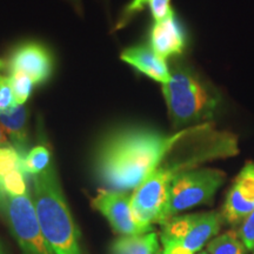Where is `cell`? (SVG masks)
Listing matches in <instances>:
<instances>
[{
  "instance_id": "f1b7e54d",
  "label": "cell",
  "mask_w": 254,
  "mask_h": 254,
  "mask_svg": "<svg viewBox=\"0 0 254 254\" xmlns=\"http://www.w3.org/2000/svg\"><path fill=\"white\" fill-rule=\"evenodd\" d=\"M73 1H75V2H77V4H78V2H79V0H73Z\"/></svg>"
},
{
  "instance_id": "44dd1931",
  "label": "cell",
  "mask_w": 254,
  "mask_h": 254,
  "mask_svg": "<svg viewBox=\"0 0 254 254\" xmlns=\"http://www.w3.org/2000/svg\"><path fill=\"white\" fill-rule=\"evenodd\" d=\"M15 105L17 103L14 100L9 77L0 74V112H5V111L14 107Z\"/></svg>"
},
{
  "instance_id": "9a60e30c",
  "label": "cell",
  "mask_w": 254,
  "mask_h": 254,
  "mask_svg": "<svg viewBox=\"0 0 254 254\" xmlns=\"http://www.w3.org/2000/svg\"><path fill=\"white\" fill-rule=\"evenodd\" d=\"M246 246L233 231L215 237L207 244L208 254H247Z\"/></svg>"
},
{
  "instance_id": "d6986e66",
  "label": "cell",
  "mask_w": 254,
  "mask_h": 254,
  "mask_svg": "<svg viewBox=\"0 0 254 254\" xmlns=\"http://www.w3.org/2000/svg\"><path fill=\"white\" fill-rule=\"evenodd\" d=\"M25 171L19 170L0 180V189L9 195H25L28 193Z\"/></svg>"
},
{
  "instance_id": "4fadbf2b",
  "label": "cell",
  "mask_w": 254,
  "mask_h": 254,
  "mask_svg": "<svg viewBox=\"0 0 254 254\" xmlns=\"http://www.w3.org/2000/svg\"><path fill=\"white\" fill-rule=\"evenodd\" d=\"M28 111L24 105H15L14 107L5 112H0V124L7 134L9 141L19 153L26 155V146L28 141Z\"/></svg>"
},
{
  "instance_id": "ba28073f",
  "label": "cell",
  "mask_w": 254,
  "mask_h": 254,
  "mask_svg": "<svg viewBox=\"0 0 254 254\" xmlns=\"http://www.w3.org/2000/svg\"><path fill=\"white\" fill-rule=\"evenodd\" d=\"M92 207L100 212L116 233L120 236L144 234L133 217L131 196L126 192L113 190H100L92 199Z\"/></svg>"
},
{
  "instance_id": "7a4b0ae2",
  "label": "cell",
  "mask_w": 254,
  "mask_h": 254,
  "mask_svg": "<svg viewBox=\"0 0 254 254\" xmlns=\"http://www.w3.org/2000/svg\"><path fill=\"white\" fill-rule=\"evenodd\" d=\"M40 230L53 254H82L80 236L60 186L55 164L32 177Z\"/></svg>"
},
{
  "instance_id": "f546056e",
  "label": "cell",
  "mask_w": 254,
  "mask_h": 254,
  "mask_svg": "<svg viewBox=\"0 0 254 254\" xmlns=\"http://www.w3.org/2000/svg\"><path fill=\"white\" fill-rule=\"evenodd\" d=\"M253 254H254V252H253Z\"/></svg>"
},
{
  "instance_id": "484cf974",
  "label": "cell",
  "mask_w": 254,
  "mask_h": 254,
  "mask_svg": "<svg viewBox=\"0 0 254 254\" xmlns=\"http://www.w3.org/2000/svg\"><path fill=\"white\" fill-rule=\"evenodd\" d=\"M2 67H4V62H2V60L0 59V69H1Z\"/></svg>"
},
{
  "instance_id": "83f0119b",
  "label": "cell",
  "mask_w": 254,
  "mask_h": 254,
  "mask_svg": "<svg viewBox=\"0 0 254 254\" xmlns=\"http://www.w3.org/2000/svg\"><path fill=\"white\" fill-rule=\"evenodd\" d=\"M198 254H208V252H206V251H205V252H200Z\"/></svg>"
},
{
  "instance_id": "5bb4252c",
  "label": "cell",
  "mask_w": 254,
  "mask_h": 254,
  "mask_svg": "<svg viewBox=\"0 0 254 254\" xmlns=\"http://www.w3.org/2000/svg\"><path fill=\"white\" fill-rule=\"evenodd\" d=\"M158 251L159 238L155 232L140 236H120L111 246V254H155Z\"/></svg>"
},
{
  "instance_id": "2e32d148",
  "label": "cell",
  "mask_w": 254,
  "mask_h": 254,
  "mask_svg": "<svg viewBox=\"0 0 254 254\" xmlns=\"http://www.w3.org/2000/svg\"><path fill=\"white\" fill-rule=\"evenodd\" d=\"M51 164H52L51 152L44 145H38L36 147H33L23 158V167L25 173L30 174L32 177L44 172Z\"/></svg>"
},
{
  "instance_id": "3957f363",
  "label": "cell",
  "mask_w": 254,
  "mask_h": 254,
  "mask_svg": "<svg viewBox=\"0 0 254 254\" xmlns=\"http://www.w3.org/2000/svg\"><path fill=\"white\" fill-rule=\"evenodd\" d=\"M168 116L176 127L209 123L221 104L219 92L198 73L184 65L171 69V79L163 85Z\"/></svg>"
},
{
  "instance_id": "ac0fdd59",
  "label": "cell",
  "mask_w": 254,
  "mask_h": 254,
  "mask_svg": "<svg viewBox=\"0 0 254 254\" xmlns=\"http://www.w3.org/2000/svg\"><path fill=\"white\" fill-rule=\"evenodd\" d=\"M9 82L13 91L14 100L17 105H25L32 93L34 84L28 75L20 72L9 73Z\"/></svg>"
},
{
  "instance_id": "e0dca14e",
  "label": "cell",
  "mask_w": 254,
  "mask_h": 254,
  "mask_svg": "<svg viewBox=\"0 0 254 254\" xmlns=\"http://www.w3.org/2000/svg\"><path fill=\"white\" fill-rule=\"evenodd\" d=\"M24 170L23 155L13 146L0 148V180L15 171Z\"/></svg>"
},
{
  "instance_id": "7c38bea8",
  "label": "cell",
  "mask_w": 254,
  "mask_h": 254,
  "mask_svg": "<svg viewBox=\"0 0 254 254\" xmlns=\"http://www.w3.org/2000/svg\"><path fill=\"white\" fill-rule=\"evenodd\" d=\"M120 59L144 73L148 78L160 84H167L171 79V69L168 68L166 60L159 57L151 46L139 45L129 47L124 51Z\"/></svg>"
},
{
  "instance_id": "6da1fadb",
  "label": "cell",
  "mask_w": 254,
  "mask_h": 254,
  "mask_svg": "<svg viewBox=\"0 0 254 254\" xmlns=\"http://www.w3.org/2000/svg\"><path fill=\"white\" fill-rule=\"evenodd\" d=\"M187 128L173 134L146 127H126L103 139L94 158V171L109 190H135L160 166Z\"/></svg>"
},
{
  "instance_id": "277c9868",
  "label": "cell",
  "mask_w": 254,
  "mask_h": 254,
  "mask_svg": "<svg viewBox=\"0 0 254 254\" xmlns=\"http://www.w3.org/2000/svg\"><path fill=\"white\" fill-rule=\"evenodd\" d=\"M0 214L23 254H53L40 230L36 207L28 193L9 195L0 189Z\"/></svg>"
},
{
  "instance_id": "603a6c76",
  "label": "cell",
  "mask_w": 254,
  "mask_h": 254,
  "mask_svg": "<svg viewBox=\"0 0 254 254\" xmlns=\"http://www.w3.org/2000/svg\"><path fill=\"white\" fill-rule=\"evenodd\" d=\"M148 5V0H132L127 7L125 8V12L123 14V20L124 23L128 20L129 18L133 17L138 12H141L145 8V6Z\"/></svg>"
},
{
  "instance_id": "5b68a950",
  "label": "cell",
  "mask_w": 254,
  "mask_h": 254,
  "mask_svg": "<svg viewBox=\"0 0 254 254\" xmlns=\"http://www.w3.org/2000/svg\"><path fill=\"white\" fill-rule=\"evenodd\" d=\"M225 178L226 174L215 168H195L177 176L170 187L165 221L185 209L209 204Z\"/></svg>"
},
{
  "instance_id": "8fae6325",
  "label": "cell",
  "mask_w": 254,
  "mask_h": 254,
  "mask_svg": "<svg viewBox=\"0 0 254 254\" xmlns=\"http://www.w3.org/2000/svg\"><path fill=\"white\" fill-rule=\"evenodd\" d=\"M150 46L165 60L184 52L186 47V33L173 9L163 20L154 21L151 28Z\"/></svg>"
},
{
  "instance_id": "52a82bcc",
  "label": "cell",
  "mask_w": 254,
  "mask_h": 254,
  "mask_svg": "<svg viewBox=\"0 0 254 254\" xmlns=\"http://www.w3.org/2000/svg\"><path fill=\"white\" fill-rule=\"evenodd\" d=\"M224 217L220 212L174 215L161 225L160 240L174 241L196 253L220 231Z\"/></svg>"
},
{
  "instance_id": "ffe728a7",
  "label": "cell",
  "mask_w": 254,
  "mask_h": 254,
  "mask_svg": "<svg viewBox=\"0 0 254 254\" xmlns=\"http://www.w3.org/2000/svg\"><path fill=\"white\" fill-rule=\"evenodd\" d=\"M238 236L249 251L254 252V211L247 215L240 224Z\"/></svg>"
},
{
  "instance_id": "d4e9b609",
  "label": "cell",
  "mask_w": 254,
  "mask_h": 254,
  "mask_svg": "<svg viewBox=\"0 0 254 254\" xmlns=\"http://www.w3.org/2000/svg\"><path fill=\"white\" fill-rule=\"evenodd\" d=\"M7 146H12L11 141H9L7 134L2 128L1 124H0V148L1 147H7Z\"/></svg>"
},
{
  "instance_id": "4316f807",
  "label": "cell",
  "mask_w": 254,
  "mask_h": 254,
  "mask_svg": "<svg viewBox=\"0 0 254 254\" xmlns=\"http://www.w3.org/2000/svg\"><path fill=\"white\" fill-rule=\"evenodd\" d=\"M155 254H163V251H160V250H159V251H158V252H157V253H155Z\"/></svg>"
},
{
  "instance_id": "7402d4cb",
  "label": "cell",
  "mask_w": 254,
  "mask_h": 254,
  "mask_svg": "<svg viewBox=\"0 0 254 254\" xmlns=\"http://www.w3.org/2000/svg\"><path fill=\"white\" fill-rule=\"evenodd\" d=\"M170 2L171 0H148V6L154 21L163 20L172 12Z\"/></svg>"
},
{
  "instance_id": "4dcf8cb0",
  "label": "cell",
  "mask_w": 254,
  "mask_h": 254,
  "mask_svg": "<svg viewBox=\"0 0 254 254\" xmlns=\"http://www.w3.org/2000/svg\"><path fill=\"white\" fill-rule=\"evenodd\" d=\"M0 254H1V253H0Z\"/></svg>"
},
{
  "instance_id": "9c48e42d",
  "label": "cell",
  "mask_w": 254,
  "mask_h": 254,
  "mask_svg": "<svg viewBox=\"0 0 254 254\" xmlns=\"http://www.w3.org/2000/svg\"><path fill=\"white\" fill-rule=\"evenodd\" d=\"M9 73L28 75L34 85L46 82L53 73L52 55L45 46L28 41L15 47L8 60Z\"/></svg>"
},
{
  "instance_id": "cb8c5ba5",
  "label": "cell",
  "mask_w": 254,
  "mask_h": 254,
  "mask_svg": "<svg viewBox=\"0 0 254 254\" xmlns=\"http://www.w3.org/2000/svg\"><path fill=\"white\" fill-rule=\"evenodd\" d=\"M161 244H163V254H193L180 244L174 243V241L161 240Z\"/></svg>"
},
{
  "instance_id": "30bf717a",
  "label": "cell",
  "mask_w": 254,
  "mask_h": 254,
  "mask_svg": "<svg viewBox=\"0 0 254 254\" xmlns=\"http://www.w3.org/2000/svg\"><path fill=\"white\" fill-rule=\"evenodd\" d=\"M254 211V163L249 161L238 174L228 190L222 217L227 224L237 226Z\"/></svg>"
},
{
  "instance_id": "8992f818",
  "label": "cell",
  "mask_w": 254,
  "mask_h": 254,
  "mask_svg": "<svg viewBox=\"0 0 254 254\" xmlns=\"http://www.w3.org/2000/svg\"><path fill=\"white\" fill-rule=\"evenodd\" d=\"M173 178L159 166L131 195L133 217L142 233L152 232L154 224H164L168 193Z\"/></svg>"
}]
</instances>
